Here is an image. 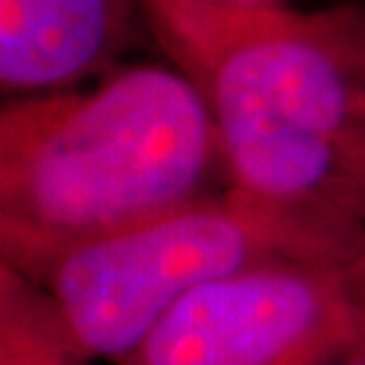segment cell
<instances>
[{
  "label": "cell",
  "instance_id": "6",
  "mask_svg": "<svg viewBox=\"0 0 365 365\" xmlns=\"http://www.w3.org/2000/svg\"><path fill=\"white\" fill-rule=\"evenodd\" d=\"M0 365H84L38 289L6 262L0 268Z\"/></svg>",
  "mask_w": 365,
  "mask_h": 365
},
{
  "label": "cell",
  "instance_id": "5",
  "mask_svg": "<svg viewBox=\"0 0 365 365\" xmlns=\"http://www.w3.org/2000/svg\"><path fill=\"white\" fill-rule=\"evenodd\" d=\"M128 0H0V98L78 87L125 33Z\"/></svg>",
  "mask_w": 365,
  "mask_h": 365
},
{
  "label": "cell",
  "instance_id": "7",
  "mask_svg": "<svg viewBox=\"0 0 365 365\" xmlns=\"http://www.w3.org/2000/svg\"><path fill=\"white\" fill-rule=\"evenodd\" d=\"M176 3H195V6H214V9H279L287 0H176Z\"/></svg>",
  "mask_w": 365,
  "mask_h": 365
},
{
  "label": "cell",
  "instance_id": "2",
  "mask_svg": "<svg viewBox=\"0 0 365 365\" xmlns=\"http://www.w3.org/2000/svg\"><path fill=\"white\" fill-rule=\"evenodd\" d=\"M217 168L206 101L176 66L0 98V260L209 195Z\"/></svg>",
  "mask_w": 365,
  "mask_h": 365
},
{
  "label": "cell",
  "instance_id": "1",
  "mask_svg": "<svg viewBox=\"0 0 365 365\" xmlns=\"http://www.w3.org/2000/svg\"><path fill=\"white\" fill-rule=\"evenodd\" d=\"M214 122L230 192L365 235V81L346 16L141 0Z\"/></svg>",
  "mask_w": 365,
  "mask_h": 365
},
{
  "label": "cell",
  "instance_id": "3",
  "mask_svg": "<svg viewBox=\"0 0 365 365\" xmlns=\"http://www.w3.org/2000/svg\"><path fill=\"white\" fill-rule=\"evenodd\" d=\"M363 244L365 235L295 220L227 190L0 262L38 289L84 363H117L209 282L274 260H349Z\"/></svg>",
  "mask_w": 365,
  "mask_h": 365
},
{
  "label": "cell",
  "instance_id": "11",
  "mask_svg": "<svg viewBox=\"0 0 365 365\" xmlns=\"http://www.w3.org/2000/svg\"><path fill=\"white\" fill-rule=\"evenodd\" d=\"M0 268H3V262H0Z\"/></svg>",
  "mask_w": 365,
  "mask_h": 365
},
{
  "label": "cell",
  "instance_id": "4",
  "mask_svg": "<svg viewBox=\"0 0 365 365\" xmlns=\"http://www.w3.org/2000/svg\"><path fill=\"white\" fill-rule=\"evenodd\" d=\"M363 352L346 260H274L190 292L114 365H336Z\"/></svg>",
  "mask_w": 365,
  "mask_h": 365
},
{
  "label": "cell",
  "instance_id": "9",
  "mask_svg": "<svg viewBox=\"0 0 365 365\" xmlns=\"http://www.w3.org/2000/svg\"><path fill=\"white\" fill-rule=\"evenodd\" d=\"M336 365H365V352L363 354H354V357L344 360V363H336Z\"/></svg>",
  "mask_w": 365,
  "mask_h": 365
},
{
  "label": "cell",
  "instance_id": "10",
  "mask_svg": "<svg viewBox=\"0 0 365 365\" xmlns=\"http://www.w3.org/2000/svg\"><path fill=\"white\" fill-rule=\"evenodd\" d=\"M363 117H365V101H363Z\"/></svg>",
  "mask_w": 365,
  "mask_h": 365
},
{
  "label": "cell",
  "instance_id": "8",
  "mask_svg": "<svg viewBox=\"0 0 365 365\" xmlns=\"http://www.w3.org/2000/svg\"><path fill=\"white\" fill-rule=\"evenodd\" d=\"M346 271H349L354 295H357V300H360V309H363V314H365V244L354 252L349 260H346Z\"/></svg>",
  "mask_w": 365,
  "mask_h": 365
}]
</instances>
